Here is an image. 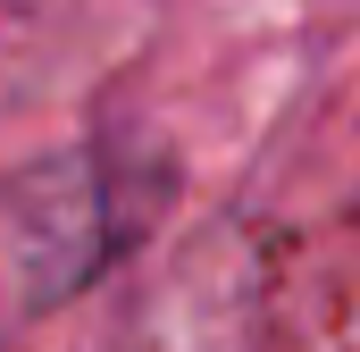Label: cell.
Instances as JSON below:
<instances>
[{
	"label": "cell",
	"mask_w": 360,
	"mask_h": 352,
	"mask_svg": "<svg viewBox=\"0 0 360 352\" xmlns=\"http://www.w3.org/2000/svg\"><path fill=\"white\" fill-rule=\"evenodd\" d=\"M160 168H126L109 143H68L0 168V344L59 319L143 235Z\"/></svg>",
	"instance_id": "cell-1"
}]
</instances>
